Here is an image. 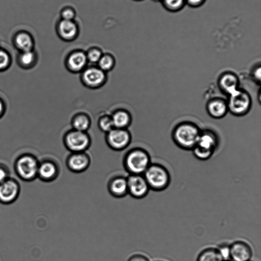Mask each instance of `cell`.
<instances>
[{
    "label": "cell",
    "instance_id": "1",
    "mask_svg": "<svg viewBox=\"0 0 261 261\" xmlns=\"http://www.w3.org/2000/svg\"><path fill=\"white\" fill-rule=\"evenodd\" d=\"M202 130L195 123L185 121L178 124L174 128L172 138L180 148L192 150L199 140Z\"/></svg>",
    "mask_w": 261,
    "mask_h": 261
},
{
    "label": "cell",
    "instance_id": "2",
    "mask_svg": "<svg viewBox=\"0 0 261 261\" xmlns=\"http://www.w3.org/2000/svg\"><path fill=\"white\" fill-rule=\"evenodd\" d=\"M143 176L150 190L154 192L164 191L170 184V172L164 166L159 164H151Z\"/></svg>",
    "mask_w": 261,
    "mask_h": 261
},
{
    "label": "cell",
    "instance_id": "3",
    "mask_svg": "<svg viewBox=\"0 0 261 261\" xmlns=\"http://www.w3.org/2000/svg\"><path fill=\"white\" fill-rule=\"evenodd\" d=\"M219 145L217 134L210 129L202 130L196 146L192 150L198 160L206 161L212 158Z\"/></svg>",
    "mask_w": 261,
    "mask_h": 261
},
{
    "label": "cell",
    "instance_id": "4",
    "mask_svg": "<svg viewBox=\"0 0 261 261\" xmlns=\"http://www.w3.org/2000/svg\"><path fill=\"white\" fill-rule=\"evenodd\" d=\"M151 164L148 152L140 148L130 150L124 160V168L130 174H144Z\"/></svg>",
    "mask_w": 261,
    "mask_h": 261
},
{
    "label": "cell",
    "instance_id": "5",
    "mask_svg": "<svg viewBox=\"0 0 261 261\" xmlns=\"http://www.w3.org/2000/svg\"><path fill=\"white\" fill-rule=\"evenodd\" d=\"M226 101L228 112L238 117L248 114L252 105V98L250 93L240 88L228 96Z\"/></svg>",
    "mask_w": 261,
    "mask_h": 261
},
{
    "label": "cell",
    "instance_id": "6",
    "mask_svg": "<svg viewBox=\"0 0 261 261\" xmlns=\"http://www.w3.org/2000/svg\"><path fill=\"white\" fill-rule=\"evenodd\" d=\"M64 144L72 152H82L90 148L91 140L87 132L72 129L65 135Z\"/></svg>",
    "mask_w": 261,
    "mask_h": 261
},
{
    "label": "cell",
    "instance_id": "7",
    "mask_svg": "<svg viewBox=\"0 0 261 261\" xmlns=\"http://www.w3.org/2000/svg\"><path fill=\"white\" fill-rule=\"evenodd\" d=\"M81 80L86 87L97 89L106 84L107 75L98 66L87 67L82 72Z\"/></svg>",
    "mask_w": 261,
    "mask_h": 261
},
{
    "label": "cell",
    "instance_id": "8",
    "mask_svg": "<svg viewBox=\"0 0 261 261\" xmlns=\"http://www.w3.org/2000/svg\"><path fill=\"white\" fill-rule=\"evenodd\" d=\"M128 194L136 199L145 198L150 188L143 174H130L126 178Z\"/></svg>",
    "mask_w": 261,
    "mask_h": 261
},
{
    "label": "cell",
    "instance_id": "9",
    "mask_svg": "<svg viewBox=\"0 0 261 261\" xmlns=\"http://www.w3.org/2000/svg\"><path fill=\"white\" fill-rule=\"evenodd\" d=\"M58 37L66 42L75 40L80 34V27L75 20H67L62 19L58 22L56 26Z\"/></svg>",
    "mask_w": 261,
    "mask_h": 261
},
{
    "label": "cell",
    "instance_id": "10",
    "mask_svg": "<svg viewBox=\"0 0 261 261\" xmlns=\"http://www.w3.org/2000/svg\"><path fill=\"white\" fill-rule=\"evenodd\" d=\"M132 136L126 129L114 128L107 134L106 142L110 147L115 150H122L127 148Z\"/></svg>",
    "mask_w": 261,
    "mask_h": 261
},
{
    "label": "cell",
    "instance_id": "11",
    "mask_svg": "<svg viewBox=\"0 0 261 261\" xmlns=\"http://www.w3.org/2000/svg\"><path fill=\"white\" fill-rule=\"evenodd\" d=\"M88 63L86 52L82 50L70 52L65 62L66 68L73 73L82 72L87 68Z\"/></svg>",
    "mask_w": 261,
    "mask_h": 261
},
{
    "label": "cell",
    "instance_id": "12",
    "mask_svg": "<svg viewBox=\"0 0 261 261\" xmlns=\"http://www.w3.org/2000/svg\"><path fill=\"white\" fill-rule=\"evenodd\" d=\"M91 160L86 152H72L66 160L68 169L74 173H82L90 167Z\"/></svg>",
    "mask_w": 261,
    "mask_h": 261
},
{
    "label": "cell",
    "instance_id": "13",
    "mask_svg": "<svg viewBox=\"0 0 261 261\" xmlns=\"http://www.w3.org/2000/svg\"><path fill=\"white\" fill-rule=\"evenodd\" d=\"M253 256L250 246L242 240H238L230 244V260L251 261Z\"/></svg>",
    "mask_w": 261,
    "mask_h": 261
},
{
    "label": "cell",
    "instance_id": "14",
    "mask_svg": "<svg viewBox=\"0 0 261 261\" xmlns=\"http://www.w3.org/2000/svg\"><path fill=\"white\" fill-rule=\"evenodd\" d=\"M38 165L36 160L30 156H22L17 162L20 175L25 179H31L38 173Z\"/></svg>",
    "mask_w": 261,
    "mask_h": 261
},
{
    "label": "cell",
    "instance_id": "15",
    "mask_svg": "<svg viewBox=\"0 0 261 261\" xmlns=\"http://www.w3.org/2000/svg\"><path fill=\"white\" fill-rule=\"evenodd\" d=\"M218 86L220 91L228 96L240 88L239 78L232 72H224L218 78Z\"/></svg>",
    "mask_w": 261,
    "mask_h": 261
},
{
    "label": "cell",
    "instance_id": "16",
    "mask_svg": "<svg viewBox=\"0 0 261 261\" xmlns=\"http://www.w3.org/2000/svg\"><path fill=\"white\" fill-rule=\"evenodd\" d=\"M206 110L208 115L215 119H221L228 112L226 100L222 98H214L208 100Z\"/></svg>",
    "mask_w": 261,
    "mask_h": 261
},
{
    "label": "cell",
    "instance_id": "17",
    "mask_svg": "<svg viewBox=\"0 0 261 261\" xmlns=\"http://www.w3.org/2000/svg\"><path fill=\"white\" fill-rule=\"evenodd\" d=\"M108 190L112 196L116 198H122L128 194L127 178L116 176L110 180Z\"/></svg>",
    "mask_w": 261,
    "mask_h": 261
},
{
    "label": "cell",
    "instance_id": "18",
    "mask_svg": "<svg viewBox=\"0 0 261 261\" xmlns=\"http://www.w3.org/2000/svg\"><path fill=\"white\" fill-rule=\"evenodd\" d=\"M18 186L14 181H4L0 185V200L6 202H11L16 197Z\"/></svg>",
    "mask_w": 261,
    "mask_h": 261
},
{
    "label": "cell",
    "instance_id": "19",
    "mask_svg": "<svg viewBox=\"0 0 261 261\" xmlns=\"http://www.w3.org/2000/svg\"><path fill=\"white\" fill-rule=\"evenodd\" d=\"M38 173L43 180L50 181L58 178L60 170L56 164L48 161L43 162L38 167Z\"/></svg>",
    "mask_w": 261,
    "mask_h": 261
},
{
    "label": "cell",
    "instance_id": "20",
    "mask_svg": "<svg viewBox=\"0 0 261 261\" xmlns=\"http://www.w3.org/2000/svg\"><path fill=\"white\" fill-rule=\"evenodd\" d=\"M114 128L126 129L132 123V118L130 113L125 110H118L111 116Z\"/></svg>",
    "mask_w": 261,
    "mask_h": 261
},
{
    "label": "cell",
    "instance_id": "21",
    "mask_svg": "<svg viewBox=\"0 0 261 261\" xmlns=\"http://www.w3.org/2000/svg\"><path fill=\"white\" fill-rule=\"evenodd\" d=\"M90 117L85 114H78L75 115L72 120V125L74 130L79 132H87L91 126Z\"/></svg>",
    "mask_w": 261,
    "mask_h": 261
},
{
    "label": "cell",
    "instance_id": "22",
    "mask_svg": "<svg viewBox=\"0 0 261 261\" xmlns=\"http://www.w3.org/2000/svg\"><path fill=\"white\" fill-rule=\"evenodd\" d=\"M197 261H224L218 248H207L198 254Z\"/></svg>",
    "mask_w": 261,
    "mask_h": 261
},
{
    "label": "cell",
    "instance_id": "23",
    "mask_svg": "<svg viewBox=\"0 0 261 261\" xmlns=\"http://www.w3.org/2000/svg\"><path fill=\"white\" fill-rule=\"evenodd\" d=\"M17 46L22 52L32 50L34 42L31 36L26 33L18 34L16 38Z\"/></svg>",
    "mask_w": 261,
    "mask_h": 261
},
{
    "label": "cell",
    "instance_id": "24",
    "mask_svg": "<svg viewBox=\"0 0 261 261\" xmlns=\"http://www.w3.org/2000/svg\"><path fill=\"white\" fill-rule=\"evenodd\" d=\"M116 62V59L112 54H103L97 64L101 70L106 73L114 68Z\"/></svg>",
    "mask_w": 261,
    "mask_h": 261
},
{
    "label": "cell",
    "instance_id": "25",
    "mask_svg": "<svg viewBox=\"0 0 261 261\" xmlns=\"http://www.w3.org/2000/svg\"><path fill=\"white\" fill-rule=\"evenodd\" d=\"M164 8L170 12H178L184 8L186 0H162Z\"/></svg>",
    "mask_w": 261,
    "mask_h": 261
},
{
    "label": "cell",
    "instance_id": "26",
    "mask_svg": "<svg viewBox=\"0 0 261 261\" xmlns=\"http://www.w3.org/2000/svg\"><path fill=\"white\" fill-rule=\"evenodd\" d=\"M36 55L32 50L23 52L20 57V64L24 68L32 66L36 62Z\"/></svg>",
    "mask_w": 261,
    "mask_h": 261
},
{
    "label": "cell",
    "instance_id": "27",
    "mask_svg": "<svg viewBox=\"0 0 261 261\" xmlns=\"http://www.w3.org/2000/svg\"><path fill=\"white\" fill-rule=\"evenodd\" d=\"M103 54L102 50L96 46L90 48L86 52V56L88 62L98 64Z\"/></svg>",
    "mask_w": 261,
    "mask_h": 261
},
{
    "label": "cell",
    "instance_id": "28",
    "mask_svg": "<svg viewBox=\"0 0 261 261\" xmlns=\"http://www.w3.org/2000/svg\"><path fill=\"white\" fill-rule=\"evenodd\" d=\"M98 126L102 132L106 134L114 128L111 116H109L100 117L98 121Z\"/></svg>",
    "mask_w": 261,
    "mask_h": 261
},
{
    "label": "cell",
    "instance_id": "29",
    "mask_svg": "<svg viewBox=\"0 0 261 261\" xmlns=\"http://www.w3.org/2000/svg\"><path fill=\"white\" fill-rule=\"evenodd\" d=\"M60 14V19L67 20H75L76 12L74 8L67 6L62 9Z\"/></svg>",
    "mask_w": 261,
    "mask_h": 261
},
{
    "label": "cell",
    "instance_id": "30",
    "mask_svg": "<svg viewBox=\"0 0 261 261\" xmlns=\"http://www.w3.org/2000/svg\"><path fill=\"white\" fill-rule=\"evenodd\" d=\"M9 55L4 50H0V71L6 70L10 65Z\"/></svg>",
    "mask_w": 261,
    "mask_h": 261
},
{
    "label": "cell",
    "instance_id": "31",
    "mask_svg": "<svg viewBox=\"0 0 261 261\" xmlns=\"http://www.w3.org/2000/svg\"><path fill=\"white\" fill-rule=\"evenodd\" d=\"M218 249L224 261L230 260V244L223 243L218 246Z\"/></svg>",
    "mask_w": 261,
    "mask_h": 261
},
{
    "label": "cell",
    "instance_id": "32",
    "mask_svg": "<svg viewBox=\"0 0 261 261\" xmlns=\"http://www.w3.org/2000/svg\"><path fill=\"white\" fill-rule=\"evenodd\" d=\"M251 76L253 81L258 84H260L261 77L260 66L258 65L252 69L251 73Z\"/></svg>",
    "mask_w": 261,
    "mask_h": 261
},
{
    "label": "cell",
    "instance_id": "33",
    "mask_svg": "<svg viewBox=\"0 0 261 261\" xmlns=\"http://www.w3.org/2000/svg\"><path fill=\"white\" fill-rule=\"evenodd\" d=\"M206 0H186V4L192 8H198L203 5Z\"/></svg>",
    "mask_w": 261,
    "mask_h": 261
},
{
    "label": "cell",
    "instance_id": "34",
    "mask_svg": "<svg viewBox=\"0 0 261 261\" xmlns=\"http://www.w3.org/2000/svg\"><path fill=\"white\" fill-rule=\"evenodd\" d=\"M128 261H150V260L144 254H136L130 256Z\"/></svg>",
    "mask_w": 261,
    "mask_h": 261
},
{
    "label": "cell",
    "instance_id": "35",
    "mask_svg": "<svg viewBox=\"0 0 261 261\" xmlns=\"http://www.w3.org/2000/svg\"><path fill=\"white\" fill-rule=\"evenodd\" d=\"M7 174L6 172L2 168H0V182H4L6 178Z\"/></svg>",
    "mask_w": 261,
    "mask_h": 261
},
{
    "label": "cell",
    "instance_id": "36",
    "mask_svg": "<svg viewBox=\"0 0 261 261\" xmlns=\"http://www.w3.org/2000/svg\"><path fill=\"white\" fill-rule=\"evenodd\" d=\"M5 107L3 102L0 100V117H1L4 112Z\"/></svg>",
    "mask_w": 261,
    "mask_h": 261
},
{
    "label": "cell",
    "instance_id": "37",
    "mask_svg": "<svg viewBox=\"0 0 261 261\" xmlns=\"http://www.w3.org/2000/svg\"><path fill=\"white\" fill-rule=\"evenodd\" d=\"M153 1L156 2H162V0H153Z\"/></svg>",
    "mask_w": 261,
    "mask_h": 261
},
{
    "label": "cell",
    "instance_id": "38",
    "mask_svg": "<svg viewBox=\"0 0 261 261\" xmlns=\"http://www.w3.org/2000/svg\"><path fill=\"white\" fill-rule=\"evenodd\" d=\"M134 1H136V2H142V1H144V0H134Z\"/></svg>",
    "mask_w": 261,
    "mask_h": 261
},
{
    "label": "cell",
    "instance_id": "39",
    "mask_svg": "<svg viewBox=\"0 0 261 261\" xmlns=\"http://www.w3.org/2000/svg\"><path fill=\"white\" fill-rule=\"evenodd\" d=\"M226 261H232V260H226Z\"/></svg>",
    "mask_w": 261,
    "mask_h": 261
},
{
    "label": "cell",
    "instance_id": "40",
    "mask_svg": "<svg viewBox=\"0 0 261 261\" xmlns=\"http://www.w3.org/2000/svg\"><path fill=\"white\" fill-rule=\"evenodd\" d=\"M158 261H164V260H158Z\"/></svg>",
    "mask_w": 261,
    "mask_h": 261
}]
</instances>
